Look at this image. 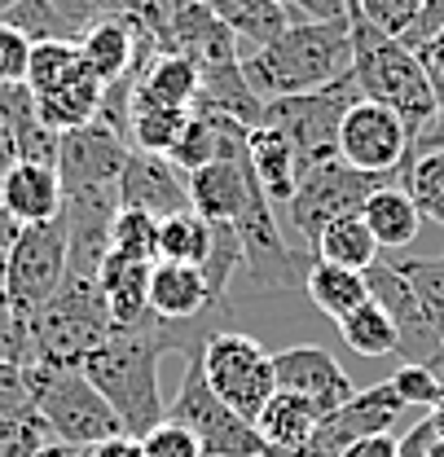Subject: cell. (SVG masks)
<instances>
[{
	"label": "cell",
	"instance_id": "25",
	"mask_svg": "<svg viewBox=\"0 0 444 457\" xmlns=\"http://www.w3.org/2000/svg\"><path fill=\"white\" fill-rule=\"evenodd\" d=\"M361 220L374 233L379 251H383V246H388V251L409 246V242L418 237V228H423V216H418L414 198H409L405 189H396V185H383L379 194H370V203L361 207Z\"/></svg>",
	"mask_w": 444,
	"mask_h": 457
},
{
	"label": "cell",
	"instance_id": "29",
	"mask_svg": "<svg viewBox=\"0 0 444 457\" xmlns=\"http://www.w3.org/2000/svg\"><path fill=\"white\" fill-rule=\"evenodd\" d=\"M313 255H317L322 264H339V269L365 273L370 264H379V242H374V233L365 228L361 216H343V220H334V225L322 228Z\"/></svg>",
	"mask_w": 444,
	"mask_h": 457
},
{
	"label": "cell",
	"instance_id": "13",
	"mask_svg": "<svg viewBox=\"0 0 444 457\" xmlns=\"http://www.w3.org/2000/svg\"><path fill=\"white\" fill-rule=\"evenodd\" d=\"M132 145L111 132L106 123H88L75 132H62L57 145V180L62 194H80V189H114L123 163H128Z\"/></svg>",
	"mask_w": 444,
	"mask_h": 457
},
{
	"label": "cell",
	"instance_id": "33",
	"mask_svg": "<svg viewBox=\"0 0 444 457\" xmlns=\"http://www.w3.org/2000/svg\"><path fill=\"white\" fill-rule=\"evenodd\" d=\"M405 194L414 198L418 216L444 225V150H423L405 163Z\"/></svg>",
	"mask_w": 444,
	"mask_h": 457
},
{
	"label": "cell",
	"instance_id": "23",
	"mask_svg": "<svg viewBox=\"0 0 444 457\" xmlns=\"http://www.w3.org/2000/svg\"><path fill=\"white\" fill-rule=\"evenodd\" d=\"M198 97V66L180 54H155L150 66L137 79L132 102L137 106H172V111H189Z\"/></svg>",
	"mask_w": 444,
	"mask_h": 457
},
{
	"label": "cell",
	"instance_id": "5",
	"mask_svg": "<svg viewBox=\"0 0 444 457\" xmlns=\"http://www.w3.org/2000/svg\"><path fill=\"white\" fill-rule=\"evenodd\" d=\"M356 102H361V88L348 75V79L313 88V93L264 102V128H278L290 141V150L299 159V176H304L326 159H339V123H343L348 106H356Z\"/></svg>",
	"mask_w": 444,
	"mask_h": 457
},
{
	"label": "cell",
	"instance_id": "46",
	"mask_svg": "<svg viewBox=\"0 0 444 457\" xmlns=\"http://www.w3.org/2000/svg\"><path fill=\"white\" fill-rule=\"evenodd\" d=\"M54 9L84 36L93 22H102V18H111V13H123V4L119 0H54Z\"/></svg>",
	"mask_w": 444,
	"mask_h": 457
},
{
	"label": "cell",
	"instance_id": "61",
	"mask_svg": "<svg viewBox=\"0 0 444 457\" xmlns=\"http://www.w3.org/2000/svg\"><path fill=\"white\" fill-rule=\"evenodd\" d=\"M440 378H444V365H440Z\"/></svg>",
	"mask_w": 444,
	"mask_h": 457
},
{
	"label": "cell",
	"instance_id": "8",
	"mask_svg": "<svg viewBox=\"0 0 444 457\" xmlns=\"http://www.w3.org/2000/svg\"><path fill=\"white\" fill-rule=\"evenodd\" d=\"M233 228H238V242H242V273L256 290H304L317 255L286 246L278 228V207L264 198L260 180L247 194V207L238 212Z\"/></svg>",
	"mask_w": 444,
	"mask_h": 457
},
{
	"label": "cell",
	"instance_id": "3",
	"mask_svg": "<svg viewBox=\"0 0 444 457\" xmlns=\"http://www.w3.org/2000/svg\"><path fill=\"white\" fill-rule=\"evenodd\" d=\"M27 330H31V365L80 370L88 352H97L114 335L111 308L102 299L97 278L66 273L54 299L36 317H27Z\"/></svg>",
	"mask_w": 444,
	"mask_h": 457
},
{
	"label": "cell",
	"instance_id": "44",
	"mask_svg": "<svg viewBox=\"0 0 444 457\" xmlns=\"http://www.w3.org/2000/svg\"><path fill=\"white\" fill-rule=\"evenodd\" d=\"M27 66H31V40L9 22H0V84H27Z\"/></svg>",
	"mask_w": 444,
	"mask_h": 457
},
{
	"label": "cell",
	"instance_id": "42",
	"mask_svg": "<svg viewBox=\"0 0 444 457\" xmlns=\"http://www.w3.org/2000/svg\"><path fill=\"white\" fill-rule=\"evenodd\" d=\"M141 449H146V457H207L203 445H198V436L189 427L172 422V418H163L155 431L141 436Z\"/></svg>",
	"mask_w": 444,
	"mask_h": 457
},
{
	"label": "cell",
	"instance_id": "52",
	"mask_svg": "<svg viewBox=\"0 0 444 457\" xmlns=\"http://www.w3.org/2000/svg\"><path fill=\"white\" fill-rule=\"evenodd\" d=\"M414 54H418V62H423L431 75H444V31H440V36H431L427 45H418Z\"/></svg>",
	"mask_w": 444,
	"mask_h": 457
},
{
	"label": "cell",
	"instance_id": "26",
	"mask_svg": "<svg viewBox=\"0 0 444 457\" xmlns=\"http://www.w3.org/2000/svg\"><path fill=\"white\" fill-rule=\"evenodd\" d=\"M212 13H216L224 27L238 36L242 54L273 45L281 31L290 27V18H286L281 0H216V4H212Z\"/></svg>",
	"mask_w": 444,
	"mask_h": 457
},
{
	"label": "cell",
	"instance_id": "49",
	"mask_svg": "<svg viewBox=\"0 0 444 457\" xmlns=\"http://www.w3.org/2000/svg\"><path fill=\"white\" fill-rule=\"evenodd\" d=\"M339 457H400V436H365V440H352Z\"/></svg>",
	"mask_w": 444,
	"mask_h": 457
},
{
	"label": "cell",
	"instance_id": "45",
	"mask_svg": "<svg viewBox=\"0 0 444 457\" xmlns=\"http://www.w3.org/2000/svg\"><path fill=\"white\" fill-rule=\"evenodd\" d=\"M0 413H4V418H27V413H36L31 392H27V365L0 361Z\"/></svg>",
	"mask_w": 444,
	"mask_h": 457
},
{
	"label": "cell",
	"instance_id": "24",
	"mask_svg": "<svg viewBox=\"0 0 444 457\" xmlns=\"http://www.w3.org/2000/svg\"><path fill=\"white\" fill-rule=\"evenodd\" d=\"M317 427H322V413H317V404L304 396H295V392H273L269 404L260 409V418H256V431H260V440H264V449H295V445H308L313 436H317Z\"/></svg>",
	"mask_w": 444,
	"mask_h": 457
},
{
	"label": "cell",
	"instance_id": "51",
	"mask_svg": "<svg viewBox=\"0 0 444 457\" xmlns=\"http://www.w3.org/2000/svg\"><path fill=\"white\" fill-rule=\"evenodd\" d=\"M260 457H339L331 440H322V436H313L308 445H295V449H264Z\"/></svg>",
	"mask_w": 444,
	"mask_h": 457
},
{
	"label": "cell",
	"instance_id": "2",
	"mask_svg": "<svg viewBox=\"0 0 444 457\" xmlns=\"http://www.w3.org/2000/svg\"><path fill=\"white\" fill-rule=\"evenodd\" d=\"M348 27H352V79H356L361 97L388 106L405 123L409 150H414V141L436 119V88H431L427 66L418 62V54L409 45L374 31L356 13H348Z\"/></svg>",
	"mask_w": 444,
	"mask_h": 457
},
{
	"label": "cell",
	"instance_id": "56",
	"mask_svg": "<svg viewBox=\"0 0 444 457\" xmlns=\"http://www.w3.org/2000/svg\"><path fill=\"white\" fill-rule=\"evenodd\" d=\"M423 457H444V440H431V445H427V453Z\"/></svg>",
	"mask_w": 444,
	"mask_h": 457
},
{
	"label": "cell",
	"instance_id": "1",
	"mask_svg": "<svg viewBox=\"0 0 444 457\" xmlns=\"http://www.w3.org/2000/svg\"><path fill=\"white\" fill-rule=\"evenodd\" d=\"M352 75V27L334 22H290L273 45L242 54V79L260 102L313 93Z\"/></svg>",
	"mask_w": 444,
	"mask_h": 457
},
{
	"label": "cell",
	"instance_id": "6",
	"mask_svg": "<svg viewBox=\"0 0 444 457\" xmlns=\"http://www.w3.org/2000/svg\"><path fill=\"white\" fill-rule=\"evenodd\" d=\"M203 378L216 396L247 422L260 418V409L278 392V370H273V352L260 339L242 335V330H216L198 352Z\"/></svg>",
	"mask_w": 444,
	"mask_h": 457
},
{
	"label": "cell",
	"instance_id": "48",
	"mask_svg": "<svg viewBox=\"0 0 444 457\" xmlns=\"http://www.w3.org/2000/svg\"><path fill=\"white\" fill-rule=\"evenodd\" d=\"M440 31H444V0H423V9H418V18H414V27L405 31L400 45L418 49V45H427V40L440 36Z\"/></svg>",
	"mask_w": 444,
	"mask_h": 457
},
{
	"label": "cell",
	"instance_id": "22",
	"mask_svg": "<svg viewBox=\"0 0 444 457\" xmlns=\"http://www.w3.org/2000/svg\"><path fill=\"white\" fill-rule=\"evenodd\" d=\"M247 159H251V171H256L264 198L273 207H286L290 194H295V185H299V159H295L290 141L281 137L278 128H264L260 123V128L247 132Z\"/></svg>",
	"mask_w": 444,
	"mask_h": 457
},
{
	"label": "cell",
	"instance_id": "34",
	"mask_svg": "<svg viewBox=\"0 0 444 457\" xmlns=\"http://www.w3.org/2000/svg\"><path fill=\"white\" fill-rule=\"evenodd\" d=\"M189 111H172V106H137L132 102V123H128V145L146 150V154H172L180 128Z\"/></svg>",
	"mask_w": 444,
	"mask_h": 457
},
{
	"label": "cell",
	"instance_id": "58",
	"mask_svg": "<svg viewBox=\"0 0 444 457\" xmlns=\"http://www.w3.org/2000/svg\"><path fill=\"white\" fill-rule=\"evenodd\" d=\"M0 295H4V251H0Z\"/></svg>",
	"mask_w": 444,
	"mask_h": 457
},
{
	"label": "cell",
	"instance_id": "55",
	"mask_svg": "<svg viewBox=\"0 0 444 457\" xmlns=\"http://www.w3.org/2000/svg\"><path fill=\"white\" fill-rule=\"evenodd\" d=\"M36 457H80V449H71V445H57V440H54V445H45V449H40Z\"/></svg>",
	"mask_w": 444,
	"mask_h": 457
},
{
	"label": "cell",
	"instance_id": "20",
	"mask_svg": "<svg viewBox=\"0 0 444 457\" xmlns=\"http://www.w3.org/2000/svg\"><path fill=\"white\" fill-rule=\"evenodd\" d=\"M0 203L18 225H45L62 216V180L45 163H13L0 171Z\"/></svg>",
	"mask_w": 444,
	"mask_h": 457
},
{
	"label": "cell",
	"instance_id": "15",
	"mask_svg": "<svg viewBox=\"0 0 444 457\" xmlns=\"http://www.w3.org/2000/svg\"><path fill=\"white\" fill-rule=\"evenodd\" d=\"M119 207L150 212L155 220L189 212V171H180L167 154L132 150L119 176Z\"/></svg>",
	"mask_w": 444,
	"mask_h": 457
},
{
	"label": "cell",
	"instance_id": "7",
	"mask_svg": "<svg viewBox=\"0 0 444 457\" xmlns=\"http://www.w3.org/2000/svg\"><path fill=\"white\" fill-rule=\"evenodd\" d=\"M383 185H396V176H374V171L348 168L343 159H326V163H317L299 176V185L286 203V216L313 251L322 228L343 220V216H361L370 194H379Z\"/></svg>",
	"mask_w": 444,
	"mask_h": 457
},
{
	"label": "cell",
	"instance_id": "9",
	"mask_svg": "<svg viewBox=\"0 0 444 457\" xmlns=\"http://www.w3.org/2000/svg\"><path fill=\"white\" fill-rule=\"evenodd\" d=\"M167 418L180 422V427H189V431L198 436V445H203L207 457H260L264 453V440H260L256 422L238 418V413L207 387L198 356H189L185 378H180V387H176V400L167 404Z\"/></svg>",
	"mask_w": 444,
	"mask_h": 457
},
{
	"label": "cell",
	"instance_id": "43",
	"mask_svg": "<svg viewBox=\"0 0 444 457\" xmlns=\"http://www.w3.org/2000/svg\"><path fill=\"white\" fill-rule=\"evenodd\" d=\"M0 361L31 365V330H27V317H18L4 295H0Z\"/></svg>",
	"mask_w": 444,
	"mask_h": 457
},
{
	"label": "cell",
	"instance_id": "36",
	"mask_svg": "<svg viewBox=\"0 0 444 457\" xmlns=\"http://www.w3.org/2000/svg\"><path fill=\"white\" fill-rule=\"evenodd\" d=\"M111 251L114 255H128V260H159V220L150 212H137V207H119L111 225Z\"/></svg>",
	"mask_w": 444,
	"mask_h": 457
},
{
	"label": "cell",
	"instance_id": "21",
	"mask_svg": "<svg viewBox=\"0 0 444 457\" xmlns=\"http://www.w3.org/2000/svg\"><path fill=\"white\" fill-rule=\"evenodd\" d=\"M150 260H128V255H106L102 269H97V286H102V299L111 308L114 330L119 326H137L146 312H150Z\"/></svg>",
	"mask_w": 444,
	"mask_h": 457
},
{
	"label": "cell",
	"instance_id": "50",
	"mask_svg": "<svg viewBox=\"0 0 444 457\" xmlns=\"http://www.w3.org/2000/svg\"><path fill=\"white\" fill-rule=\"evenodd\" d=\"M84 457H146L141 449V440L137 436H111V440H102V445H93V449H84Z\"/></svg>",
	"mask_w": 444,
	"mask_h": 457
},
{
	"label": "cell",
	"instance_id": "39",
	"mask_svg": "<svg viewBox=\"0 0 444 457\" xmlns=\"http://www.w3.org/2000/svg\"><path fill=\"white\" fill-rule=\"evenodd\" d=\"M418 9H423V0H352L348 4V13H356L361 22H370L374 31H383L391 40H405Z\"/></svg>",
	"mask_w": 444,
	"mask_h": 457
},
{
	"label": "cell",
	"instance_id": "62",
	"mask_svg": "<svg viewBox=\"0 0 444 457\" xmlns=\"http://www.w3.org/2000/svg\"><path fill=\"white\" fill-rule=\"evenodd\" d=\"M80 457H84V449H80Z\"/></svg>",
	"mask_w": 444,
	"mask_h": 457
},
{
	"label": "cell",
	"instance_id": "30",
	"mask_svg": "<svg viewBox=\"0 0 444 457\" xmlns=\"http://www.w3.org/2000/svg\"><path fill=\"white\" fill-rule=\"evenodd\" d=\"M207 255H212V220H203L198 212H180V216L159 220V260L203 269Z\"/></svg>",
	"mask_w": 444,
	"mask_h": 457
},
{
	"label": "cell",
	"instance_id": "35",
	"mask_svg": "<svg viewBox=\"0 0 444 457\" xmlns=\"http://www.w3.org/2000/svg\"><path fill=\"white\" fill-rule=\"evenodd\" d=\"M0 22H9L13 31H22L31 45H49V40H66V45H75V40H80V31L57 13L54 0H18Z\"/></svg>",
	"mask_w": 444,
	"mask_h": 457
},
{
	"label": "cell",
	"instance_id": "59",
	"mask_svg": "<svg viewBox=\"0 0 444 457\" xmlns=\"http://www.w3.org/2000/svg\"><path fill=\"white\" fill-rule=\"evenodd\" d=\"M0 145H4V128H0Z\"/></svg>",
	"mask_w": 444,
	"mask_h": 457
},
{
	"label": "cell",
	"instance_id": "53",
	"mask_svg": "<svg viewBox=\"0 0 444 457\" xmlns=\"http://www.w3.org/2000/svg\"><path fill=\"white\" fill-rule=\"evenodd\" d=\"M18 220H13V216H9V212H4V203H0V251H9V246H13V237H18Z\"/></svg>",
	"mask_w": 444,
	"mask_h": 457
},
{
	"label": "cell",
	"instance_id": "12",
	"mask_svg": "<svg viewBox=\"0 0 444 457\" xmlns=\"http://www.w3.org/2000/svg\"><path fill=\"white\" fill-rule=\"evenodd\" d=\"M339 159L356 171H374V176H405L409 163V132L405 123L379 106V102H356L348 106L339 123Z\"/></svg>",
	"mask_w": 444,
	"mask_h": 457
},
{
	"label": "cell",
	"instance_id": "18",
	"mask_svg": "<svg viewBox=\"0 0 444 457\" xmlns=\"http://www.w3.org/2000/svg\"><path fill=\"white\" fill-rule=\"evenodd\" d=\"M212 308H224V303L212 295L203 269L155 260V269H150V312H155L159 321H172V326L198 321V317H207Z\"/></svg>",
	"mask_w": 444,
	"mask_h": 457
},
{
	"label": "cell",
	"instance_id": "60",
	"mask_svg": "<svg viewBox=\"0 0 444 457\" xmlns=\"http://www.w3.org/2000/svg\"><path fill=\"white\" fill-rule=\"evenodd\" d=\"M203 4H216V0H203Z\"/></svg>",
	"mask_w": 444,
	"mask_h": 457
},
{
	"label": "cell",
	"instance_id": "41",
	"mask_svg": "<svg viewBox=\"0 0 444 457\" xmlns=\"http://www.w3.org/2000/svg\"><path fill=\"white\" fill-rule=\"evenodd\" d=\"M391 387H396V396L405 400V409H409V404H414V409H431V404L444 396V378L431 365H400V370L391 374Z\"/></svg>",
	"mask_w": 444,
	"mask_h": 457
},
{
	"label": "cell",
	"instance_id": "27",
	"mask_svg": "<svg viewBox=\"0 0 444 457\" xmlns=\"http://www.w3.org/2000/svg\"><path fill=\"white\" fill-rule=\"evenodd\" d=\"M102 93L106 84L88 71H80L66 88H57L49 97H36V111H40V123H49L54 132H75V128H88L97 123V111H102Z\"/></svg>",
	"mask_w": 444,
	"mask_h": 457
},
{
	"label": "cell",
	"instance_id": "28",
	"mask_svg": "<svg viewBox=\"0 0 444 457\" xmlns=\"http://www.w3.org/2000/svg\"><path fill=\"white\" fill-rule=\"evenodd\" d=\"M304 295H308V303L317 308V312H326L334 326L348 317V312H356L365 299H370V282H365V273H352V269H339V264H313V273H308V282H304Z\"/></svg>",
	"mask_w": 444,
	"mask_h": 457
},
{
	"label": "cell",
	"instance_id": "47",
	"mask_svg": "<svg viewBox=\"0 0 444 457\" xmlns=\"http://www.w3.org/2000/svg\"><path fill=\"white\" fill-rule=\"evenodd\" d=\"M290 22H334L348 18V0H281Z\"/></svg>",
	"mask_w": 444,
	"mask_h": 457
},
{
	"label": "cell",
	"instance_id": "14",
	"mask_svg": "<svg viewBox=\"0 0 444 457\" xmlns=\"http://www.w3.org/2000/svg\"><path fill=\"white\" fill-rule=\"evenodd\" d=\"M273 370H278L281 392H295V396L313 400L322 418L356 396L352 378L343 374V365L334 361L322 343H295V347H281V352H273Z\"/></svg>",
	"mask_w": 444,
	"mask_h": 457
},
{
	"label": "cell",
	"instance_id": "54",
	"mask_svg": "<svg viewBox=\"0 0 444 457\" xmlns=\"http://www.w3.org/2000/svg\"><path fill=\"white\" fill-rule=\"evenodd\" d=\"M427 422H431V431H436V440H444V396L427 409Z\"/></svg>",
	"mask_w": 444,
	"mask_h": 457
},
{
	"label": "cell",
	"instance_id": "38",
	"mask_svg": "<svg viewBox=\"0 0 444 457\" xmlns=\"http://www.w3.org/2000/svg\"><path fill=\"white\" fill-rule=\"evenodd\" d=\"M233 273H242V242H238V228L212 220V255L203 264V278L212 286V295L224 303V290L233 282Z\"/></svg>",
	"mask_w": 444,
	"mask_h": 457
},
{
	"label": "cell",
	"instance_id": "37",
	"mask_svg": "<svg viewBox=\"0 0 444 457\" xmlns=\"http://www.w3.org/2000/svg\"><path fill=\"white\" fill-rule=\"evenodd\" d=\"M396 269L405 273V282L414 286L423 312L431 317L436 335L444 339V255H431V260H400Z\"/></svg>",
	"mask_w": 444,
	"mask_h": 457
},
{
	"label": "cell",
	"instance_id": "32",
	"mask_svg": "<svg viewBox=\"0 0 444 457\" xmlns=\"http://www.w3.org/2000/svg\"><path fill=\"white\" fill-rule=\"evenodd\" d=\"M80 71H84V62H80V45H66V40L31 45L27 88H31L36 97H49V93H57V88H66Z\"/></svg>",
	"mask_w": 444,
	"mask_h": 457
},
{
	"label": "cell",
	"instance_id": "57",
	"mask_svg": "<svg viewBox=\"0 0 444 457\" xmlns=\"http://www.w3.org/2000/svg\"><path fill=\"white\" fill-rule=\"evenodd\" d=\"M13 4H18V0H0V18H4V13H9Z\"/></svg>",
	"mask_w": 444,
	"mask_h": 457
},
{
	"label": "cell",
	"instance_id": "10",
	"mask_svg": "<svg viewBox=\"0 0 444 457\" xmlns=\"http://www.w3.org/2000/svg\"><path fill=\"white\" fill-rule=\"evenodd\" d=\"M66 282V228L62 220L22 225L13 246L4 251V299L18 317H36L57 286Z\"/></svg>",
	"mask_w": 444,
	"mask_h": 457
},
{
	"label": "cell",
	"instance_id": "16",
	"mask_svg": "<svg viewBox=\"0 0 444 457\" xmlns=\"http://www.w3.org/2000/svg\"><path fill=\"white\" fill-rule=\"evenodd\" d=\"M400 413H405V400L396 396L391 378H383V383H374V387H356V396L348 400V404H339L334 413H326L322 427H317V436L331 440L334 449L343 453L352 440L388 436L391 427L400 422Z\"/></svg>",
	"mask_w": 444,
	"mask_h": 457
},
{
	"label": "cell",
	"instance_id": "19",
	"mask_svg": "<svg viewBox=\"0 0 444 457\" xmlns=\"http://www.w3.org/2000/svg\"><path fill=\"white\" fill-rule=\"evenodd\" d=\"M256 189V171L251 159H224L207 168L189 171V212H198L203 220H224L233 225L238 212L247 207V194Z\"/></svg>",
	"mask_w": 444,
	"mask_h": 457
},
{
	"label": "cell",
	"instance_id": "17",
	"mask_svg": "<svg viewBox=\"0 0 444 457\" xmlns=\"http://www.w3.org/2000/svg\"><path fill=\"white\" fill-rule=\"evenodd\" d=\"M247 132L238 119L216 111H189L176 145H172V163L180 171H198L207 163H224V159H247Z\"/></svg>",
	"mask_w": 444,
	"mask_h": 457
},
{
	"label": "cell",
	"instance_id": "4",
	"mask_svg": "<svg viewBox=\"0 0 444 457\" xmlns=\"http://www.w3.org/2000/svg\"><path fill=\"white\" fill-rule=\"evenodd\" d=\"M27 392L36 413L45 418L49 436L71 449H93L111 436H123V422L106 396L88 383L84 370H54V365H27Z\"/></svg>",
	"mask_w": 444,
	"mask_h": 457
},
{
	"label": "cell",
	"instance_id": "40",
	"mask_svg": "<svg viewBox=\"0 0 444 457\" xmlns=\"http://www.w3.org/2000/svg\"><path fill=\"white\" fill-rule=\"evenodd\" d=\"M45 445H54V436L40 413H27V418L0 413V457H36Z\"/></svg>",
	"mask_w": 444,
	"mask_h": 457
},
{
	"label": "cell",
	"instance_id": "11",
	"mask_svg": "<svg viewBox=\"0 0 444 457\" xmlns=\"http://www.w3.org/2000/svg\"><path fill=\"white\" fill-rule=\"evenodd\" d=\"M365 282H370V299L388 312L391 326H396V356H405V365H431L440 374L444 339L436 335L431 317L423 312V303H418L414 286L405 282V273L396 264H388V260H379V264L365 269Z\"/></svg>",
	"mask_w": 444,
	"mask_h": 457
},
{
	"label": "cell",
	"instance_id": "31",
	"mask_svg": "<svg viewBox=\"0 0 444 457\" xmlns=\"http://www.w3.org/2000/svg\"><path fill=\"white\" fill-rule=\"evenodd\" d=\"M339 335L356 356H396V326L374 299H365L356 312H348L339 321Z\"/></svg>",
	"mask_w": 444,
	"mask_h": 457
}]
</instances>
